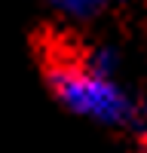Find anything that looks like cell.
Masks as SVG:
<instances>
[{
	"mask_svg": "<svg viewBox=\"0 0 147 153\" xmlns=\"http://www.w3.org/2000/svg\"><path fill=\"white\" fill-rule=\"evenodd\" d=\"M138 153H147V120L141 123V129H138Z\"/></svg>",
	"mask_w": 147,
	"mask_h": 153,
	"instance_id": "3",
	"label": "cell"
},
{
	"mask_svg": "<svg viewBox=\"0 0 147 153\" xmlns=\"http://www.w3.org/2000/svg\"><path fill=\"white\" fill-rule=\"evenodd\" d=\"M46 80L58 104L80 120L110 126V129L135 120L132 95L114 80V74L98 68L86 52L55 55L46 68Z\"/></svg>",
	"mask_w": 147,
	"mask_h": 153,
	"instance_id": "1",
	"label": "cell"
},
{
	"mask_svg": "<svg viewBox=\"0 0 147 153\" xmlns=\"http://www.w3.org/2000/svg\"><path fill=\"white\" fill-rule=\"evenodd\" d=\"M46 3L68 19H89V16H98V12L110 9V6L126 3V0H46Z\"/></svg>",
	"mask_w": 147,
	"mask_h": 153,
	"instance_id": "2",
	"label": "cell"
}]
</instances>
